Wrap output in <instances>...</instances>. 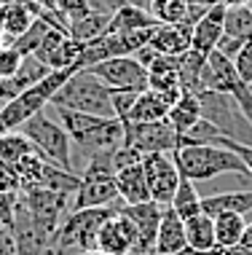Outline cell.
Instances as JSON below:
<instances>
[{"label": "cell", "mask_w": 252, "mask_h": 255, "mask_svg": "<svg viewBox=\"0 0 252 255\" xmlns=\"http://www.w3.org/2000/svg\"><path fill=\"white\" fill-rule=\"evenodd\" d=\"M190 35H193V24L180 22V24H156L151 32V46L153 51L164 54V57H180L190 49Z\"/></svg>", "instance_id": "obj_18"}, {"label": "cell", "mask_w": 252, "mask_h": 255, "mask_svg": "<svg viewBox=\"0 0 252 255\" xmlns=\"http://www.w3.org/2000/svg\"><path fill=\"white\" fill-rule=\"evenodd\" d=\"M201 212H207V215H217V212L247 215V212H252V191H228V194L201 196Z\"/></svg>", "instance_id": "obj_23"}, {"label": "cell", "mask_w": 252, "mask_h": 255, "mask_svg": "<svg viewBox=\"0 0 252 255\" xmlns=\"http://www.w3.org/2000/svg\"><path fill=\"white\" fill-rule=\"evenodd\" d=\"M215 220V239H217V247H236L242 245V237H244V229H247V220L239 212H217L212 215Z\"/></svg>", "instance_id": "obj_25"}, {"label": "cell", "mask_w": 252, "mask_h": 255, "mask_svg": "<svg viewBox=\"0 0 252 255\" xmlns=\"http://www.w3.org/2000/svg\"><path fill=\"white\" fill-rule=\"evenodd\" d=\"M49 73H51V67H46L43 62L35 57V54H27V57H22L19 70L11 75V84L16 86V92H24V89L35 86L38 81H43Z\"/></svg>", "instance_id": "obj_30"}, {"label": "cell", "mask_w": 252, "mask_h": 255, "mask_svg": "<svg viewBox=\"0 0 252 255\" xmlns=\"http://www.w3.org/2000/svg\"><path fill=\"white\" fill-rule=\"evenodd\" d=\"M182 89L177 92H156V89H145V92L137 94L132 105V113H129L126 124H148V121H164L169 116V108L180 100ZM124 124V127H126Z\"/></svg>", "instance_id": "obj_15"}, {"label": "cell", "mask_w": 252, "mask_h": 255, "mask_svg": "<svg viewBox=\"0 0 252 255\" xmlns=\"http://www.w3.org/2000/svg\"><path fill=\"white\" fill-rule=\"evenodd\" d=\"M49 108H65V110H78V113H88V116H107V119H115L110 89L102 84L99 78H94L88 70L73 73L70 78L57 89V94L51 97Z\"/></svg>", "instance_id": "obj_4"}, {"label": "cell", "mask_w": 252, "mask_h": 255, "mask_svg": "<svg viewBox=\"0 0 252 255\" xmlns=\"http://www.w3.org/2000/svg\"><path fill=\"white\" fill-rule=\"evenodd\" d=\"M212 145H223V148L234 150V153L244 161V167H247V175H252V145H247V142H239V140H231V137H226L223 132L215 134Z\"/></svg>", "instance_id": "obj_35"}, {"label": "cell", "mask_w": 252, "mask_h": 255, "mask_svg": "<svg viewBox=\"0 0 252 255\" xmlns=\"http://www.w3.org/2000/svg\"><path fill=\"white\" fill-rule=\"evenodd\" d=\"M110 16H113V11L97 8V11H88L84 16H78V19H70V38L81 40V43H88V40L105 35L107 24H110Z\"/></svg>", "instance_id": "obj_24"}, {"label": "cell", "mask_w": 252, "mask_h": 255, "mask_svg": "<svg viewBox=\"0 0 252 255\" xmlns=\"http://www.w3.org/2000/svg\"><path fill=\"white\" fill-rule=\"evenodd\" d=\"M118 207H88V210H70L59 229L54 231L51 239V253L54 255H86L97 247V234Z\"/></svg>", "instance_id": "obj_3"}, {"label": "cell", "mask_w": 252, "mask_h": 255, "mask_svg": "<svg viewBox=\"0 0 252 255\" xmlns=\"http://www.w3.org/2000/svg\"><path fill=\"white\" fill-rule=\"evenodd\" d=\"M115 185H118V196L124 204H140L151 202V191H148L145 169H142V158L132 164L115 169Z\"/></svg>", "instance_id": "obj_19"}, {"label": "cell", "mask_w": 252, "mask_h": 255, "mask_svg": "<svg viewBox=\"0 0 252 255\" xmlns=\"http://www.w3.org/2000/svg\"><path fill=\"white\" fill-rule=\"evenodd\" d=\"M153 255H159V253H153ZM185 255H188V253H185Z\"/></svg>", "instance_id": "obj_48"}, {"label": "cell", "mask_w": 252, "mask_h": 255, "mask_svg": "<svg viewBox=\"0 0 252 255\" xmlns=\"http://www.w3.org/2000/svg\"><path fill=\"white\" fill-rule=\"evenodd\" d=\"M94 250H99L105 255H129V253L137 250V229H134L132 220H129L121 210L113 212V215L102 223Z\"/></svg>", "instance_id": "obj_13"}, {"label": "cell", "mask_w": 252, "mask_h": 255, "mask_svg": "<svg viewBox=\"0 0 252 255\" xmlns=\"http://www.w3.org/2000/svg\"><path fill=\"white\" fill-rule=\"evenodd\" d=\"M0 255H19L16 250V237L8 226H0Z\"/></svg>", "instance_id": "obj_40"}, {"label": "cell", "mask_w": 252, "mask_h": 255, "mask_svg": "<svg viewBox=\"0 0 252 255\" xmlns=\"http://www.w3.org/2000/svg\"><path fill=\"white\" fill-rule=\"evenodd\" d=\"M81 51H84V43H81V40L70 38L62 30L49 27V32H46V38L40 40L35 57L43 62L46 67H51V70H67V67H73V70L78 73L76 65H78Z\"/></svg>", "instance_id": "obj_11"}, {"label": "cell", "mask_w": 252, "mask_h": 255, "mask_svg": "<svg viewBox=\"0 0 252 255\" xmlns=\"http://www.w3.org/2000/svg\"><path fill=\"white\" fill-rule=\"evenodd\" d=\"M172 161L182 177L193 183L215 180L220 175H247V167L234 150L212 142H190L172 150Z\"/></svg>", "instance_id": "obj_2"}, {"label": "cell", "mask_w": 252, "mask_h": 255, "mask_svg": "<svg viewBox=\"0 0 252 255\" xmlns=\"http://www.w3.org/2000/svg\"><path fill=\"white\" fill-rule=\"evenodd\" d=\"M153 253H159V255H185L188 253L185 220L177 215L172 207H164V215H161V223H159V234H156Z\"/></svg>", "instance_id": "obj_17"}, {"label": "cell", "mask_w": 252, "mask_h": 255, "mask_svg": "<svg viewBox=\"0 0 252 255\" xmlns=\"http://www.w3.org/2000/svg\"><path fill=\"white\" fill-rule=\"evenodd\" d=\"M99 3H102V5H107L110 11H115V8H118V3H115V0H99Z\"/></svg>", "instance_id": "obj_44"}, {"label": "cell", "mask_w": 252, "mask_h": 255, "mask_svg": "<svg viewBox=\"0 0 252 255\" xmlns=\"http://www.w3.org/2000/svg\"><path fill=\"white\" fill-rule=\"evenodd\" d=\"M121 212L132 220L137 229V255H153L156 247V234H159V223L164 215V207L159 202H140V204H121Z\"/></svg>", "instance_id": "obj_12"}, {"label": "cell", "mask_w": 252, "mask_h": 255, "mask_svg": "<svg viewBox=\"0 0 252 255\" xmlns=\"http://www.w3.org/2000/svg\"><path fill=\"white\" fill-rule=\"evenodd\" d=\"M94 78H99L110 92H145L148 89V67L134 57H110L97 65L86 67Z\"/></svg>", "instance_id": "obj_8"}, {"label": "cell", "mask_w": 252, "mask_h": 255, "mask_svg": "<svg viewBox=\"0 0 252 255\" xmlns=\"http://www.w3.org/2000/svg\"><path fill=\"white\" fill-rule=\"evenodd\" d=\"M40 16V3L35 0H0V32L11 43Z\"/></svg>", "instance_id": "obj_16"}, {"label": "cell", "mask_w": 252, "mask_h": 255, "mask_svg": "<svg viewBox=\"0 0 252 255\" xmlns=\"http://www.w3.org/2000/svg\"><path fill=\"white\" fill-rule=\"evenodd\" d=\"M59 116V124L67 129L73 145L81 148L88 156L94 153H115L124 145V124L118 119H107V116H88L78 110H65L54 108Z\"/></svg>", "instance_id": "obj_1"}, {"label": "cell", "mask_w": 252, "mask_h": 255, "mask_svg": "<svg viewBox=\"0 0 252 255\" xmlns=\"http://www.w3.org/2000/svg\"><path fill=\"white\" fill-rule=\"evenodd\" d=\"M19 199H22V194H0V226H8V229L13 226Z\"/></svg>", "instance_id": "obj_39"}, {"label": "cell", "mask_w": 252, "mask_h": 255, "mask_svg": "<svg viewBox=\"0 0 252 255\" xmlns=\"http://www.w3.org/2000/svg\"><path fill=\"white\" fill-rule=\"evenodd\" d=\"M73 73H76L73 67H67V70H51L43 81H38L35 86L24 89V92H19L13 100H8L3 108H0V132L19 129L27 119H32L35 113L46 110L51 97L57 94V89L62 86Z\"/></svg>", "instance_id": "obj_6"}, {"label": "cell", "mask_w": 252, "mask_h": 255, "mask_svg": "<svg viewBox=\"0 0 252 255\" xmlns=\"http://www.w3.org/2000/svg\"><path fill=\"white\" fill-rule=\"evenodd\" d=\"M5 43V40H3V32H0V46H3Z\"/></svg>", "instance_id": "obj_47"}, {"label": "cell", "mask_w": 252, "mask_h": 255, "mask_svg": "<svg viewBox=\"0 0 252 255\" xmlns=\"http://www.w3.org/2000/svg\"><path fill=\"white\" fill-rule=\"evenodd\" d=\"M35 153L30 137L22 129H11V132H0V161L5 164H19L24 156Z\"/></svg>", "instance_id": "obj_27"}, {"label": "cell", "mask_w": 252, "mask_h": 255, "mask_svg": "<svg viewBox=\"0 0 252 255\" xmlns=\"http://www.w3.org/2000/svg\"><path fill=\"white\" fill-rule=\"evenodd\" d=\"M169 207H172L182 220L199 215V212H201V196H199V191H196V183L180 175V183H177V191H174L172 204H169Z\"/></svg>", "instance_id": "obj_26"}, {"label": "cell", "mask_w": 252, "mask_h": 255, "mask_svg": "<svg viewBox=\"0 0 252 255\" xmlns=\"http://www.w3.org/2000/svg\"><path fill=\"white\" fill-rule=\"evenodd\" d=\"M115 3H118V5H124V3H129V0H115Z\"/></svg>", "instance_id": "obj_46"}, {"label": "cell", "mask_w": 252, "mask_h": 255, "mask_svg": "<svg viewBox=\"0 0 252 255\" xmlns=\"http://www.w3.org/2000/svg\"><path fill=\"white\" fill-rule=\"evenodd\" d=\"M43 167H46V161H43V158H40L38 153L24 156L22 161L16 164L22 194H27V191H32V188H40V180H43Z\"/></svg>", "instance_id": "obj_32"}, {"label": "cell", "mask_w": 252, "mask_h": 255, "mask_svg": "<svg viewBox=\"0 0 252 255\" xmlns=\"http://www.w3.org/2000/svg\"><path fill=\"white\" fill-rule=\"evenodd\" d=\"M185 239H188V253L190 255H209L217 247L215 239V220L207 212L185 220Z\"/></svg>", "instance_id": "obj_20"}, {"label": "cell", "mask_w": 252, "mask_h": 255, "mask_svg": "<svg viewBox=\"0 0 252 255\" xmlns=\"http://www.w3.org/2000/svg\"><path fill=\"white\" fill-rule=\"evenodd\" d=\"M234 67H236V75L244 81V84L252 86V38L244 40V43L239 46V51L234 54Z\"/></svg>", "instance_id": "obj_34"}, {"label": "cell", "mask_w": 252, "mask_h": 255, "mask_svg": "<svg viewBox=\"0 0 252 255\" xmlns=\"http://www.w3.org/2000/svg\"><path fill=\"white\" fill-rule=\"evenodd\" d=\"M19 129L30 137L35 153L43 161L54 164V167H62L67 172H76L73 169V140L59 121H54L51 116H46L40 110L32 119H27Z\"/></svg>", "instance_id": "obj_7"}, {"label": "cell", "mask_w": 252, "mask_h": 255, "mask_svg": "<svg viewBox=\"0 0 252 255\" xmlns=\"http://www.w3.org/2000/svg\"><path fill=\"white\" fill-rule=\"evenodd\" d=\"M201 119H204V110H201V100L196 92H182L180 100L169 108V116H167V121L172 124L174 132H180V134L190 132Z\"/></svg>", "instance_id": "obj_21"}, {"label": "cell", "mask_w": 252, "mask_h": 255, "mask_svg": "<svg viewBox=\"0 0 252 255\" xmlns=\"http://www.w3.org/2000/svg\"><path fill=\"white\" fill-rule=\"evenodd\" d=\"M242 245H250V247H252V223H247V229H244V237H242Z\"/></svg>", "instance_id": "obj_42"}, {"label": "cell", "mask_w": 252, "mask_h": 255, "mask_svg": "<svg viewBox=\"0 0 252 255\" xmlns=\"http://www.w3.org/2000/svg\"><path fill=\"white\" fill-rule=\"evenodd\" d=\"M140 92H110V100H113V113L115 119H118L121 124L129 121V113H132V105L134 100H137Z\"/></svg>", "instance_id": "obj_36"}, {"label": "cell", "mask_w": 252, "mask_h": 255, "mask_svg": "<svg viewBox=\"0 0 252 255\" xmlns=\"http://www.w3.org/2000/svg\"><path fill=\"white\" fill-rule=\"evenodd\" d=\"M148 11L159 24H180L188 19L190 3L188 0H151Z\"/></svg>", "instance_id": "obj_29"}, {"label": "cell", "mask_w": 252, "mask_h": 255, "mask_svg": "<svg viewBox=\"0 0 252 255\" xmlns=\"http://www.w3.org/2000/svg\"><path fill=\"white\" fill-rule=\"evenodd\" d=\"M78 185H81V175H76V172H67L62 167H54V164L46 161L40 188L54 191V194H65V196H76Z\"/></svg>", "instance_id": "obj_28"}, {"label": "cell", "mask_w": 252, "mask_h": 255, "mask_svg": "<svg viewBox=\"0 0 252 255\" xmlns=\"http://www.w3.org/2000/svg\"><path fill=\"white\" fill-rule=\"evenodd\" d=\"M51 3L57 5L62 13H67V19H78V16H84V13H88V11H97V8L110 11L107 5H102L99 0H51Z\"/></svg>", "instance_id": "obj_33"}, {"label": "cell", "mask_w": 252, "mask_h": 255, "mask_svg": "<svg viewBox=\"0 0 252 255\" xmlns=\"http://www.w3.org/2000/svg\"><path fill=\"white\" fill-rule=\"evenodd\" d=\"M142 169H145V180L151 199L161 207L172 204V196L180 183V172H177L172 153H145L142 156Z\"/></svg>", "instance_id": "obj_10"}, {"label": "cell", "mask_w": 252, "mask_h": 255, "mask_svg": "<svg viewBox=\"0 0 252 255\" xmlns=\"http://www.w3.org/2000/svg\"><path fill=\"white\" fill-rule=\"evenodd\" d=\"M124 204L115 185V161L113 153L88 156L86 172L81 175V185L73 196V210H88V207H118Z\"/></svg>", "instance_id": "obj_5"}, {"label": "cell", "mask_w": 252, "mask_h": 255, "mask_svg": "<svg viewBox=\"0 0 252 255\" xmlns=\"http://www.w3.org/2000/svg\"><path fill=\"white\" fill-rule=\"evenodd\" d=\"M220 3L231 8V5H244V3H250V0H220Z\"/></svg>", "instance_id": "obj_43"}, {"label": "cell", "mask_w": 252, "mask_h": 255, "mask_svg": "<svg viewBox=\"0 0 252 255\" xmlns=\"http://www.w3.org/2000/svg\"><path fill=\"white\" fill-rule=\"evenodd\" d=\"M86 255H105V253H99V250H91V253H86Z\"/></svg>", "instance_id": "obj_45"}, {"label": "cell", "mask_w": 252, "mask_h": 255, "mask_svg": "<svg viewBox=\"0 0 252 255\" xmlns=\"http://www.w3.org/2000/svg\"><path fill=\"white\" fill-rule=\"evenodd\" d=\"M209 255H252V247L250 245H236V247H226V250H223V247H215Z\"/></svg>", "instance_id": "obj_41"}, {"label": "cell", "mask_w": 252, "mask_h": 255, "mask_svg": "<svg viewBox=\"0 0 252 255\" xmlns=\"http://www.w3.org/2000/svg\"><path fill=\"white\" fill-rule=\"evenodd\" d=\"M124 148H132L137 153H172L180 148V132L164 121H148V124H126L124 127Z\"/></svg>", "instance_id": "obj_9"}, {"label": "cell", "mask_w": 252, "mask_h": 255, "mask_svg": "<svg viewBox=\"0 0 252 255\" xmlns=\"http://www.w3.org/2000/svg\"><path fill=\"white\" fill-rule=\"evenodd\" d=\"M0 194H22L16 164H5V161H0Z\"/></svg>", "instance_id": "obj_38"}, {"label": "cell", "mask_w": 252, "mask_h": 255, "mask_svg": "<svg viewBox=\"0 0 252 255\" xmlns=\"http://www.w3.org/2000/svg\"><path fill=\"white\" fill-rule=\"evenodd\" d=\"M49 27H51V24L46 22L43 16H38L35 22L27 27V30H24L19 38H13L8 46H13V49L22 54V57H27V54H35V51H38V46H40V40H43V38H46V32H49Z\"/></svg>", "instance_id": "obj_31"}, {"label": "cell", "mask_w": 252, "mask_h": 255, "mask_svg": "<svg viewBox=\"0 0 252 255\" xmlns=\"http://www.w3.org/2000/svg\"><path fill=\"white\" fill-rule=\"evenodd\" d=\"M19 65H22V54L8 43L0 46V78H11L19 70Z\"/></svg>", "instance_id": "obj_37"}, {"label": "cell", "mask_w": 252, "mask_h": 255, "mask_svg": "<svg viewBox=\"0 0 252 255\" xmlns=\"http://www.w3.org/2000/svg\"><path fill=\"white\" fill-rule=\"evenodd\" d=\"M159 22L151 16V11L142 8L137 3H124L113 11L110 24H107V32H132V30H148V27H156Z\"/></svg>", "instance_id": "obj_22"}, {"label": "cell", "mask_w": 252, "mask_h": 255, "mask_svg": "<svg viewBox=\"0 0 252 255\" xmlns=\"http://www.w3.org/2000/svg\"><path fill=\"white\" fill-rule=\"evenodd\" d=\"M226 11L228 5L215 3L201 13V19L193 24V35H190V51L209 57L217 46H220L223 35H226Z\"/></svg>", "instance_id": "obj_14"}]
</instances>
